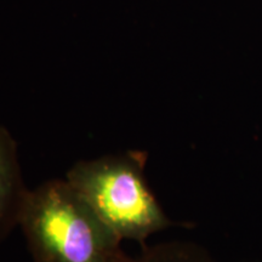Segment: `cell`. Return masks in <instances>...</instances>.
Instances as JSON below:
<instances>
[{
  "mask_svg": "<svg viewBox=\"0 0 262 262\" xmlns=\"http://www.w3.org/2000/svg\"><path fill=\"white\" fill-rule=\"evenodd\" d=\"M29 189L22 178L17 143L0 125V244L19 224Z\"/></svg>",
  "mask_w": 262,
  "mask_h": 262,
  "instance_id": "obj_3",
  "label": "cell"
},
{
  "mask_svg": "<svg viewBox=\"0 0 262 262\" xmlns=\"http://www.w3.org/2000/svg\"><path fill=\"white\" fill-rule=\"evenodd\" d=\"M143 150H126L96 159L80 160L67 180L98 217L120 239L139 242L171 227L145 178Z\"/></svg>",
  "mask_w": 262,
  "mask_h": 262,
  "instance_id": "obj_2",
  "label": "cell"
},
{
  "mask_svg": "<svg viewBox=\"0 0 262 262\" xmlns=\"http://www.w3.org/2000/svg\"><path fill=\"white\" fill-rule=\"evenodd\" d=\"M19 227L34 262H134L67 180L29 189Z\"/></svg>",
  "mask_w": 262,
  "mask_h": 262,
  "instance_id": "obj_1",
  "label": "cell"
},
{
  "mask_svg": "<svg viewBox=\"0 0 262 262\" xmlns=\"http://www.w3.org/2000/svg\"><path fill=\"white\" fill-rule=\"evenodd\" d=\"M134 262H217L201 245L191 242H169L153 247L142 245Z\"/></svg>",
  "mask_w": 262,
  "mask_h": 262,
  "instance_id": "obj_4",
  "label": "cell"
}]
</instances>
